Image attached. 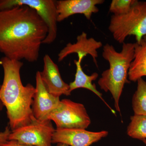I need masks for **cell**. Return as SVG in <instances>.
<instances>
[{
  "label": "cell",
  "instance_id": "obj_1",
  "mask_svg": "<svg viewBox=\"0 0 146 146\" xmlns=\"http://www.w3.org/2000/svg\"><path fill=\"white\" fill-rule=\"evenodd\" d=\"M48 33L46 25L29 7L0 10V52L9 59L36 62Z\"/></svg>",
  "mask_w": 146,
  "mask_h": 146
},
{
  "label": "cell",
  "instance_id": "obj_2",
  "mask_svg": "<svg viewBox=\"0 0 146 146\" xmlns=\"http://www.w3.org/2000/svg\"><path fill=\"white\" fill-rule=\"evenodd\" d=\"M4 78L0 87V101L7 109L11 131L30 123L35 117L32 109L35 87L31 84L24 86L20 71L23 63L4 56L0 60Z\"/></svg>",
  "mask_w": 146,
  "mask_h": 146
},
{
  "label": "cell",
  "instance_id": "obj_3",
  "mask_svg": "<svg viewBox=\"0 0 146 146\" xmlns=\"http://www.w3.org/2000/svg\"><path fill=\"white\" fill-rule=\"evenodd\" d=\"M136 43H123L120 52L112 45L106 44L103 47L102 56L108 61L109 68L102 73L98 83L102 90L110 92L115 102L116 109L120 112L119 100L127 80L131 64L134 58Z\"/></svg>",
  "mask_w": 146,
  "mask_h": 146
},
{
  "label": "cell",
  "instance_id": "obj_4",
  "mask_svg": "<svg viewBox=\"0 0 146 146\" xmlns=\"http://www.w3.org/2000/svg\"><path fill=\"white\" fill-rule=\"evenodd\" d=\"M108 29L120 44L130 35L135 36L136 43L140 44L146 35V2L137 1L127 13L112 15Z\"/></svg>",
  "mask_w": 146,
  "mask_h": 146
},
{
  "label": "cell",
  "instance_id": "obj_5",
  "mask_svg": "<svg viewBox=\"0 0 146 146\" xmlns=\"http://www.w3.org/2000/svg\"><path fill=\"white\" fill-rule=\"evenodd\" d=\"M46 120L54 122L56 129H85L91 123L84 106L69 99L60 100L58 107L48 116Z\"/></svg>",
  "mask_w": 146,
  "mask_h": 146
},
{
  "label": "cell",
  "instance_id": "obj_6",
  "mask_svg": "<svg viewBox=\"0 0 146 146\" xmlns=\"http://www.w3.org/2000/svg\"><path fill=\"white\" fill-rule=\"evenodd\" d=\"M26 5L33 9L46 25L48 33L42 44H50L56 38L57 13L54 0H0V10L16 6Z\"/></svg>",
  "mask_w": 146,
  "mask_h": 146
},
{
  "label": "cell",
  "instance_id": "obj_7",
  "mask_svg": "<svg viewBox=\"0 0 146 146\" xmlns=\"http://www.w3.org/2000/svg\"><path fill=\"white\" fill-rule=\"evenodd\" d=\"M55 129L51 121L33 118L30 123L11 131L9 141H15L30 146H52Z\"/></svg>",
  "mask_w": 146,
  "mask_h": 146
},
{
  "label": "cell",
  "instance_id": "obj_8",
  "mask_svg": "<svg viewBox=\"0 0 146 146\" xmlns=\"http://www.w3.org/2000/svg\"><path fill=\"white\" fill-rule=\"evenodd\" d=\"M108 133L106 131L93 132L82 129H56L53 135L52 143L69 146H90Z\"/></svg>",
  "mask_w": 146,
  "mask_h": 146
},
{
  "label": "cell",
  "instance_id": "obj_9",
  "mask_svg": "<svg viewBox=\"0 0 146 146\" xmlns=\"http://www.w3.org/2000/svg\"><path fill=\"white\" fill-rule=\"evenodd\" d=\"M35 78L36 92L33 97L32 109L35 119L44 121L57 108L60 100L59 97L54 96L49 93L42 81L39 71L36 72Z\"/></svg>",
  "mask_w": 146,
  "mask_h": 146
},
{
  "label": "cell",
  "instance_id": "obj_10",
  "mask_svg": "<svg viewBox=\"0 0 146 146\" xmlns=\"http://www.w3.org/2000/svg\"><path fill=\"white\" fill-rule=\"evenodd\" d=\"M104 2V0H60L56 1L58 22H61L76 14H83L90 20L92 14L98 13V5Z\"/></svg>",
  "mask_w": 146,
  "mask_h": 146
},
{
  "label": "cell",
  "instance_id": "obj_11",
  "mask_svg": "<svg viewBox=\"0 0 146 146\" xmlns=\"http://www.w3.org/2000/svg\"><path fill=\"white\" fill-rule=\"evenodd\" d=\"M44 69L40 72V75L49 93L59 98L62 95L70 96V85L63 81L58 66L49 55L44 56Z\"/></svg>",
  "mask_w": 146,
  "mask_h": 146
},
{
  "label": "cell",
  "instance_id": "obj_12",
  "mask_svg": "<svg viewBox=\"0 0 146 146\" xmlns=\"http://www.w3.org/2000/svg\"><path fill=\"white\" fill-rule=\"evenodd\" d=\"M102 46L101 42L93 38H87L86 33L82 32L77 37L76 43H68L60 51L58 54V61L61 62L69 55L73 53H76L78 55H82L84 57L89 54L97 65L96 58L98 56L97 50Z\"/></svg>",
  "mask_w": 146,
  "mask_h": 146
},
{
  "label": "cell",
  "instance_id": "obj_13",
  "mask_svg": "<svg viewBox=\"0 0 146 146\" xmlns=\"http://www.w3.org/2000/svg\"><path fill=\"white\" fill-rule=\"evenodd\" d=\"M82 60L79 59L78 60H74L75 64L76 67V71L75 74V78L74 80L72 82H70V92L71 93L74 90L78 88H84L88 89L93 92L98 96L99 97L107 106L112 111V113L115 114L114 110L109 106L108 104L106 102L104 99L103 98L100 92L98 91L96 87L95 84L92 83L93 81L96 80L98 77V74L96 72L93 73L91 75L89 76L86 75L83 72L81 66V62Z\"/></svg>",
  "mask_w": 146,
  "mask_h": 146
},
{
  "label": "cell",
  "instance_id": "obj_14",
  "mask_svg": "<svg viewBox=\"0 0 146 146\" xmlns=\"http://www.w3.org/2000/svg\"><path fill=\"white\" fill-rule=\"evenodd\" d=\"M144 76H146V43L141 41L140 44L136 43L134 58L129 71L128 78L130 81L136 82Z\"/></svg>",
  "mask_w": 146,
  "mask_h": 146
},
{
  "label": "cell",
  "instance_id": "obj_15",
  "mask_svg": "<svg viewBox=\"0 0 146 146\" xmlns=\"http://www.w3.org/2000/svg\"><path fill=\"white\" fill-rule=\"evenodd\" d=\"M137 82V89L132 98L134 115H146V81L143 78Z\"/></svg>",
  "mask_w": 146,
  "mask_h": 146
},
{
  "label": "cell",
  "instance_id": "obj_16",
  "mask_svg": "<svg viewBox=\"0 0 146 146\" xmlns=\"http://www.w3.org/2000/svg\"><path fill=\"white\" fill-rule=\"evenodd\" d=\"M127 133L134 139H146V115H134L130 118Z\"/></svg>",
  "mask_w": 146,
  "mask_h": 146
},
{
  "label": "cell",
  "instance_id": "obj_17",
  "mask_svg": "<svg viewBox=\"0 0 146 146\" xmlns=\"http://www.w3.org/2000/svg\"><path fill=\"white\" fill-rule=\"evenodd\" d=\"M137 0H112L109 10L113 15H120L127 13Z\"/></svg>",
  "mask_w": 146,
  "mask_h": 146
},
{
  "label": "cell",
  "instance_id": "obj_18",
  "mask_svg": "<svg viewBox=\"0 0 146 146\" xmlns=\"http://www.w3.org/2000/svg\"><path fill=\"white\" fill-rule=\"evenodd\" d=\"M3 106L2 103L0 101V113L2 110ZM11 132L10 128L9 126H7L5 128V130L2 132H0V145L8 141L9 137Z\"/></svg>",
  "mask_w": 146,
  "mask_h": 146
},
{
  "label": "cell",
  "instance_id": "obj_19",
  "mask_svg": "<svg viewBox=\"0 0 146 146\" xmlns=\"http://www.w3.org/2000/svg\"><path fill=\"white\" fill-rule=\"evenodd\" d=\"M0 146H30L24 145L15 141H8L0 145Z\"/></svg>",
  "mask_w": 146,
  "mask_h": 146
},
{
  "label": "cell",
  "instance_id": "obj_20",
  "mask_svg": "<svg viewBox=\"0 0 146 146\" xmlns=\"http://www.w3.org/2000/svg\"><path fill=\"white\" fill-rule=\"evenodd\" d=\"M141 41L146 43V35L145 36H144L143 38V39H142V41Z\"/></svg>",
  "mask_w": 146,
  "mask_h": 146
},
{
  "label": "cell",
  "instance_id": "obj_21",
  "mask_svg": "<svg viewBox=\"0 0 146 146\" xmlns=\"http://www.w3.org/2000/svg\"><path fill=\"white\" fill-rule=\"evenodd\" d=\"M58 146H69L68 145H66V144H58Z\"/></svg>",
  "mask_w": 146,
  "mask_h": 146
},
{
  "label": "cell",
  "instance_id": "obj_22",
  "mask_svg": "<svg viewBox=\"0 0 146 146\" xmlns=\"http://www.w3.org/2000/svg\"><path fill=\"white\" fill-rule=\"evenodd\" d=\"M142 141L143 142V143H145V145L146 146V139H144V140H142Z\"/></svg>",
  "mask_w": 146,
  "mask_h": 146
},
{
  "label": "cell",
  "instance_id": "obj_23",
  "mask_svg": "<svg viewBox=\"0 0 146 146\" xmlns=\"http://www.w3.org/2000/svg\"><path fill=\"white\" fill-rule=\"evenodd\" d=\"M1 85H0V87H1Z\"/></svg>",
  "mask_w": 146,
  "mask_h": 146
}]
</instances>
